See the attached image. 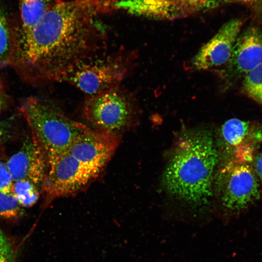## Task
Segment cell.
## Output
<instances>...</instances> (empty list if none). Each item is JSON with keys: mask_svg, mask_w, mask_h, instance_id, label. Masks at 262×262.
<instances>
[{"mask_svg": "<svg viewBox=\"0 0 262 262\" xmlns=\"http://www.w3.org/2000/svg\"><path fill=\"white\" fill-rule=\"evenodd\" d=\"M242 88L249 98L262 104V63L244 77Z\"/></svg>", "mask_w": 262, "mask_h": 262, "instance_id": "cell-15", "label": "cell"}, {"mask_svg": "<svg viewBox=\"0 0 262 262\" xmlns=\"http://www.w3.org/2000/svg\"><path fill=\"white\" fill-rule=\"evenodd\" d=\"M98 14L86 0H57L30 28L12 31L9 64L33 83L57 81L75 63L101 48Z\"/></svg>", "mask_w": 262, "mask_h": 262, "instance_id": "cell-1", "label": "cell"}, {"mask_svg": "<svg viewBox=\"0 0 262 262\" xmlns=\"http://www.w3.org/2000/svg\"><path fill=\"white\" fill-rule=\"evenodd\" d=\"M138 112L136 99L120 85L85 100L82 115L95 129L120 135L135 123Z\"/></svg>", "mask_w": 262, "mask_h": 262, "instance_id": "cell-6", "label": "cell"}, {"mask_svg": "<svg viewBox=\"0 0 262 262\" xmlns=\"http://www.w3.org/2000/svg\"><path fill=\"white\" fill-rule=\"evenodd\" d=\"M220 133L224 145L233 153L246 147L256 149L262 142V125L233 118L223 124Z\"/></svg>", "mask_w": 262, "mask_h": 262, "instance_id": "cell-12", "label": "cell"}, {"mask_svg": "<svg viewBox=\"0 0 262 262\" xmlns=\"http://www.w3.org/2000/svg\"><path fill=\"white\" fill-rule=\"evenodd\" d=\"M97 52L73 65L57 82L70 83L90 96L102 94L120 85L132 68L134 52L120 49L108 54L97 55Z\"/></svg>", "mask_w": 262, "mask_h": 262, "instance_id": "cell-4", "label": "cell"}, {"mask_svg": "<svg viewBox=\"0 0 262 262\" xmlns=\"http://www.w3.org/2000/svg\"><path fill=\"white\" fill-rule=\"evenodd\" d=\"M20 109L31 128L32 134L44 150L48 164L91 129L35 98L26 99Z\"/></svg>", "mask_w": 262, "mask_h": 262, "instance_id": "cell-5", "label": "cell"}, {"mask_svg": "<svg viewBox=\"0 0 262 262\" xmlns=\"http://www.w3.org/2000/svg\"><path fill=\"white\" fill-rule=\"evenodd\" d=\"M249 163L231 160L220 171L217 189L225 222L259 198L258 180Z\"/></svg>", "mask_w": 262, "mask_h": 262, "instance_id": "cell-7", "label": "cell"}, {"mask_svg": "<svg viewBox=\"0 0 262 262\" xmlns=\"http://www.w3.org/2000/svg\"><path fill=\"white\" fill-rule=\"evenodd\" d=\"M242 26V21L237 18L223 25L192 58L191 68L196 70H207L224 67L231 57Z\"/></svg>", "mask_w": 262, "mask_h": 262, "instance_id": "cell-10", "label": "cell"}, {"mask_svg": "<svg viewBox=\"0 0 262 262\" xmlns=\"http://www.w3.org/2000/svg\"><path fill=\"white\" fill-rule=\"evenodd\" d=\"M11 49V26L0 11V65L9 64Z\"/></svg>", "mask_w": 262, "mask_h": 262, "instance_id": "cell-18", "label": "cell"}, {"mask_svg": "<svg viewBox=\"0 0 262 262\" xmlns=\"http://www.w3.org/2000/svg\"><path fill=\"white\" fill-rule=\"evenodd\" d=\"M222 0H120L114 9L158 19L185 17L214 9Z\"/></svg>", "mask_w": 262, "mask_h": 262, "instance_id": "cell-8", "label": "cell"}, {"mask_svg": "<svg viewBox=\"0 0 262 262\" xmlns=\"http://www.w3.org/2000/svg\"><path fill=\"white\" fill-rule=\"evenodd\" d=\"M1 87L2 86L0 82V114L2 111L5 103L4 98L2 92Z\"/></svg>", "mask_w": 262, "mask_h": 262, "instance_id": "cell-24", "label": "cell"}, {"mask_svg": "<svg viewBox=\"0 0 262 262\" xmlns=\"http://www.w3.org/2000/svg\"><path fill=\"white\" fill-rule=\"evenodd\" d=\"M224 4L227 3H240L247 4L252 6H260L262 5V0H222Z\"/></svg>", "mask_w": 262, "mask_h": 262, "instance_id": "cell-23", "label": "cell"}, {"mask_svg": "<svg viewBox=\"0 0 262 262\" xmlns=\"http://www.w3.org/2000/svg\"><path fill=\"white\" fill-rule=\"evenodd\" d=\"M57 0H19L20 21L12 31L27 29L37 22Z\"/></svg>", "mask_w": 262, "mask_h": 262, "instance_id": "cell-13", "label": "cell"}, {"mask_svg": "<svg viewBox=\"0 0 262 262\" xmlns=\"http://www.w3.org/2000/svg\"><path fill=\"white\" fill-rule=\"evenodd\" d=\"M262 63V30L251 26L238 36L231 57L221 69L215 70L229 82L244 77Z\"/></svg>", "mask_w": 262, "mask_h": 262, "instance_id": "cell-9", "label": "cell"}, {"mask_svg": "<svg viewBox=\"0 0 262 262\" xmlns=\"http://www.w3.org/2000/svg\"><path fill=\"white\" fill-rule=\"evenodd\" d=\"M23 214V209L13 194L0 191V219L14 221Z\"/></svg>", "mask_w": 262, "mask_h": 262, "instance_id": "cell-17", "label": "cell"}, {"mask_svg": "<svg viewBox=\"0 0 262 262\" xmlns=\"http://www.w3.org/2000/svg\"></svg>", "mask_w": 262, "mask_h": 262, "instance_id": "cell-25", "label": "cell"}, {"mask_svg": "<svg viewBox=\"0 0 262 262\" xmlns=\"http://www.w3.org/2000/svg\"><path fill=\"white\" fill-rule=\"evenodd\" d=\"M41 189L27 180L14 181L12 194L19 204L24 208H29L38 201Z\"/></svg>", "mask_w": 262, "mask_h": 262, "instance_id": "cell-14", "label": "cell"}, {"mask_svg": "<svg viewBox=\"0 0 262 262\" xmlns=\"http://www.w3.org/2000/svg\"><path fill=\"white\" fill-rule=\"evenodd\" d=\"M13 118L0 121V145L9 137L12 126Z\"/></svg>", "mask_w": 262, "mask_h": 262, "instance_id": "cell-21", "label": "cell"}, {"mask_svg": "<svg viewBox=\"0 0 262 262\" xmlns=\"http://www.w3.org/2000/svg\"><path fill=\"white\" fill-rule=\"evenodd\" d=\"M14 182L6 163L0 160V191L12 194Z\"/></svg>", "mask_w": 262, "mask_h": 262, "instance_id": "cell-19", "label": "cell"}, {"mask_svg": "<svg viewBox=\"0 0 262 262\" xmlns=\"http://www.w3.org/2000/svg\"><path fill=\"white\" fill-rule=\"evenodd\" d=\"M97 13L114 9L115 4L120 0H86Z\"/></svg>", "mask_w": 262, "mask_h": 262, "instance_id": "cell-20", "label": "cell"}, {"mask_svg": "<svg viewBox=\"0 0 262 262\" xmlns=\"http://www.w3.org/2000/svg\"><path fill=\"white\" fill-rule=\"evenodd\" d=\"M218 153L209 131L190 130L178 142L164 170V185L171 195L200 206L212 195Z\"/></svg>", "mask_w": 262, "mask_h": 262, "instance_id": "cell-3", "label": "cell"}, {"mask_svg": "<svg viewBox=\"0 0 262 262\" xmlns=\"http://www.w3.org/2000/svg\"><path fill=\"white\" fill-rule=\"evenodd\" d=\"M14 181L27 180L41 189L48 167L46 155L32 134L6 162Z\"/></svg>", "mask_w": 262, "mask_h": 262, "instance_id": "cell-11", "label": "cell"}, {"mask_svg": "<svg viewBox=\"0 0 262 262\" xmlns=\"http://www.w3.org/2000/svg\"><path fill=\"white\" fill-rule=\"evenodd\" d=\"M120 136L91 128L48 164L41 189L43 204L82 192L100 174L115 153Z\"/></svg>", "mask_w": 262, "mask_h": 262, "instance_id": "cell-2", "label": "cell"}, {"mask_svg": "<svg viewBox=\"0 0 262 262\" xmlns=\"http://www.w3.org/2000/svg\"><path fill=\"white\" fill-rule=\"evenodd\" d=\"M254 167L257 176L262 181V153L258 154L254 158Z\"/></svg>", "mask_w": 262, "mask_h": 262, "instance_id": "cell-22", "label": "cell"}, {"mask_svg": "<svg viewBox=\"0 0 262 262\" xmlns=\"http://www.w3.org/2000/svg\"><path fill=\"white\" fill-rule=\"evenodd\" d=\"M20 242L0 227V262H19Z\"/></svg>", "mask_w": 262, "mask_h": 262, "instance_id": "cell-16", "label": "cell"}]
</instances>
